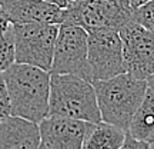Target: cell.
<instances>
[{
  "label": "cell",
  "mask_w": 154,
  "mask_h": 149,
  "mask_svg": "<svg viewBox=\"0 0 154 149\" xmlns=\"http://www.w3.org/2000/svg\"><path fill=\"white\" fill-rule=\"evenodd\" d=\"M131 20L134 9L127 0H73L64 6L63 23L91 32L97 29L119 30Z\"/></svg>",
  "instance_id": "4"
},
{
  "label": "cell",
  "mask_w": 154,
  "mask_h": 149,
  "mask_svg": "<svg viewBox=\"0 0 154 149\" xmlns=\"http://www.w3.org/2000/svg\"><path fill=\"white\" fill-rule=\"evenodd\" d=\"M10 24H11L10 19H9L7 13H6L5 9L2 7V5H0V37L7 32V29L10 28Z\"/></svg>",
  "instance_id": "18"
},
{
  "label": "cell",
  "mask_w": 154,
  "mask_h": 149,
  "mask_svg": "<svg viewBox=\"0 0 154 149\" xmlns=\"http://www.w3.org/2000/svg\"><path fill=\"white\" fill-rule=\"evenodd\" d=\"M146 82H147V89H149L150 92L154 95V73L151 75V76H149L147 79H146Z\"/></svg>",
  "instance_id": "19"
},
{
  "label": "cell",
  "mask_w": 154,
  "mask_h": 149,
  "mask_svg": "<svg viewBox=\"0 0 154 149\" xmlns=\"http://www.w3.org/2000/svg\"><path fill=\"white\" fill-rule=\"evenodd\" d=\"M149 148H151V149H154V141H153V142H151V144H150V145H149Z\"/></svg>",
  "instance_id": "22"
},
{
  "label": "cell",
  "mask_w": 154,
  "mask_h": 149,
  "mask_svg": "<svg viewBox=\"0 0 154 149\" xmlns=\"http://www.w3.org/2000/svg\"><path fill=\"white\" fill-rule=\"evenodd\" d=\"M9 115H11L10 98H9V92H7V88H6L5 79L0 73V122L6 119Z\"/></svg>",
  "instance_id": "16"
},
{
  "label": "cell",
  "mask_w": 154,
  "mask_h": 149,
  "mask_svg": "<svg viewBox=\"0 0 154 149\" xmlns=\"http://www.w3.org/2000/svg\"><path fill=\"white\" fill-rule=\"evenodd\" d=\"M126 131L117 125L99 121L93 123V128L84 141V149H120L124 142Z\"/></svg>",
  "instance_id": "13"
},
{
  "label": "cell",
  "mask_w": 154,
  "mask_h": 149,
  "mask_svg": "<svg viewBox=\"0 0 154 149\" xmlns=\"http://www.w3.org/2000/svg\"><path fill=\"white\" fill-rule=\"evenodd\" d=\"M50 73L76 75L91 82L87 59V30L70 23H60Z\"/></svg>",
  "instance_id": "6"
},
{
  "label": "cell",
  "mask_w": 154,
  "mask_h": 149,
  "mask_svg": "<svg viewBox=\"0 0 154 149\" xmlns=\"http://www.w3.org/2000/svg\"><path fill=\"white\" fill-rule=\"evenodd\" d=\"M87 59L93 80H104L124 73L119 30L97 29L87 32Z\"/></svg>",
  "instance_id": "8"
},
{
  "label": "cell",
  "mask_w": 154,
  "mask_h": 149,
  "mask_svg": "<svg viewBox=\"0 0 154 149\" xmlns=\"http://www.w3.org/2000/svg\"><path fill=\"white\" fill-rule=\"evenodd\" d=\"M119 34L126 73L146 80L154 73V33L131 20L119 29Z\"/></svg>",
  "instance_id": "7"
},
{
  "label": "cell",
  "mask_w": 154,
  "mask_h": 149,
  "mask_svg": "<svg viewBox=\"0 0 154 149\" xmlns=\"http://www.w3.org/2000/svg\"><path fill=\"white\" fill-rule=\"evenodd\" d=\"M127 132L149 145L154 141V95L149 89L134 112Z\"/></svg>",
  "instance_id": "12"
},
{
  "label": "cell",
  "mask_w": 154,
  "mask_h": 149,
  "mask_svg": "<svg viewBox=\"0 0 154 149\" xmlns=\"http://www.w3.org/2000/svg\"><path fill=\"white\" fill-rule=\"evenodd\" d=\"M93 128L91 122L47 115L38 122L42 149H82Z\"/></svg>",
  "instance_id": "9"
},
{
  "label": "cell",
  "mask_w": 154,
  "mask_h": 149,
  "mask_svg": "<svg viewBox=\"0 0 154 149\" xmlns=\"http://www.w3.org/2000/svg\"><path fill=\"white\" fill-rule=\"evenodd\" d=\"M11 23H63L64 7L46 0H0Z\"/></svg>",
  "instance_id": "10"
},
{
  "label": "cell",
  "mask_w": 154,
  "mask_h": 149,
  "mask_svg": "<svg viewBox=\"0 0 154 149\" xmlns=\"http://www.w3.org/2000/svg\"><path fill=\"white\" fill-rule=\"evenodd\" d=\"M14 63V47H13V34H11V24L2 37H0V73H3Z\"/></svg>",
  "instance_id": "14"
},
{
  "label": "cell",
  "mask_w": 154,
  "mask_h": 149,
  "mask_svg": "<svg viewBox=\"0 0 154 149\" xmlns=\"http://www.w3.org/2000/svg\"><path fill=\"white\" fill-rule=\"evenodd\" d=\"M59 26L57 23H11L14 62L50 72Z\"/></svg>",
  "instance_id": "5"
},
{
  "label": "cell",
  "mask_w": 154,
  "mask_h": 149,
  "mask_svg": "<svg viewBox=\"0 0 154 149\" xmlns=\"http://www.w3.org/2000/svg\"><path fill=\"white\" fill-rule=\"evenodd\" d=\"M134 20L154 33V0H149L134 9Z\"/></svg>",
  "instance_id": "15"
},
{
  "label": "cell",
  "mask_w": 154,
  "mask_h": 149,
  "mask_svg": "<svg viewBox=\"0 0 154 149\" xmlns=\"http://www.w3.org/2000/svg\"><path fill=\"white\" fill-rule=\"evenodd\" d=\"M66 2H67V3H69V2H73V0H66Z\"/></svg>",
  "instance_id": "23"
},
{
  "label": "cell",
  "mask_w": 154,
  "mask_h": 149,
  "mask_svg": "<svg viewBox=\"0 0 154 149\" xmlns=\"http://www.w3.org/2000/svg\"><path fill=\"white\" fill-rule=\"evenodd\" d=\"M2 76L10 98L11 115L36 123L49 115V70L14 62L2 73Z\"/></svg>",
  "instance_id": "1"
},
{
  "label": "cell",
  "mask_w": 154,
  "mask_h": 149,
  "mask_svg": "<svg viewBox=\"0 0 154 149\" xmlns=\"http://www.w3.org/2000/svg\"><path fill=\"white\" fill-rule=\"evenodd\" d=\"M121 148L123 149H147L149 148V144L131 136V135L126 131V136H124V142L121 145Z\"/></svg>",
  "instance_id": "17"
},
{
  "label": "cell",
  "mask_w": 154,
  "mask_h": 149,
  "mask_svg": "<svg viewBox=\"0 0 154 149\" xmlns=\"http://www.w3.org/2000/svg\"><path fill=\"white\" fill-rule=\"evenodd\" d=\"M49 115L79 121H101L93 83L76 75L50 73Z\"/></svg>",
  "instance_id": "3"
},
{
  "label": "cell",
  "mask_w": 154,
  "mask_h": 149,
  "mask_svg": "<svg viewBox=\"0 0 154 149\" xmlns=\"http://www.w3.org/2000/svg\"><path fill=\"white\" fill-rule=\"evenodd\" d=\"M128 2V5L131 6L133 9H137L138 6H141V5H144L146 2H149V0H127Z\"/></svg>",
  "instance_id": "20"
},
{
  "label": "cell",
  "mask_w": 154,
  "mask_h": 149,
  "mask_svg": "<svg viewBox=\"0 0 154 149\" xmlns=\"http://www.w3.org/2000/svg\"><path fill=\"white\" fill-rule=\"evenodd\" d=\"M38 144V123L16 115L0 122V149H37Z\"/></svg>",
  "instance_id": "11"
},
{
  "label": "cell",
  "mask_w": 154,
  "mask_h": 149,
  "mask_svg": "<svg viewBox=\"0 0 154 149\" xmlns=\"http://www.w3.org/2000/svg\"><path fill=\"white\" fill-rule=\"evenodd\" d=\"M46 2H50V3H54V5H59L61 6V7H64V6L67 5L66 0H46Z\"/></svg>",
  "instance_id": "21"
},
{
  "label": "cell",
  "mask_w": 154,
  "mask_h": 149,
  "mask_svg": "<svg viewBox=\"0 0 154 149\" xmlns=\"http://www.w3.org/2000/svg\"><path fill=\"white\" fill-rule=\"evenodd\" d=\"M91 83L101 121L127 131L134 112L147 92V82L124 72L104 80H93Z\"/></svg>",
  "instance_id": "2"
}]
</instances>
